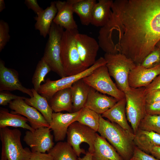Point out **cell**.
<instances>
[{
	"label": "cell",
	"mask_w": 160,
	"mask_h": 160,
	"mask_svg": "<svg viewBox=\"0 0 160 160\" xmlns=\"http://www.w3.org/2000/svg\"><path fill=\"white\" fill-rule=\"evenodd\" d=\"M113 1L112 0H99L93 8L90 24L101 27L105 25L110 17Z\"/></svg>",
	"instance_id": "cell-21"
},
{
	"label": "cell",
	"mask_w": 160,
	"mask_h": 160,
	"mask_svg": "<svg viewBox=\"0 0 160 160\" xmlns=\"http://www.w3.org/2000/svg\"><path fill=\"white\" fill-rule=\"evenodd\" d=\"M53 111H64L72 112V103L71 88H65L56 92L48 101Z\"/></svg>",
	"instance_id": "cell-24"
},
{
	"label": "cell",
	"mask_w": 160,
	"mask_h": 160,
	"mask_svg": "<svg viewBox=\"0 0 160 160\" xmlns=\"http://www.w3.org/2000/svg\"><path fill=\"white\" fill-rule=\"evenodd\" d=\"M33 96L26 98L25 102L39 111L49 124L52 120L53 111L47 99L39 94L33 88L31 89Z\"/></svg>",
	"instance_id": "cell-26"
},
{
	"label": "cell",
	"mask_w": 160,
	"mask_h": 160,
	"mask_svg": "<svg viewBox=\"0 0 160 160\" xmlns=\"http://www.w3.org/2000/svg\"><path fill=\"white\" fill-rule=\"evenodd\" d=\"M145 109L146 114L160 115V102L150 104L146 103Z\"/></svg>",
	"instance_id": "cell-36"
},
{
	"label": "cell",
	"mask_w": 160,
	"mask_h": 160,
	"mask_svg": "<svg viewBox=\"0 0 160 160\" xmlns=\"http://www.w3.org/2000/svg\"><path fill=\"white\" fill-rule=\"evenodd\" d=\"M5 7L4 0H0V12H2Z\"/></svg>",
	"instance_id": "cell-43"
},
{
	"label": "cell",
	"mask_w": 160,
	"mask_h": 160,
	"mask_svg": "<svg viewBox=\"0 0 160 160\" xmlns=\"http://www.w3.org/2000/svg\"><path fill=\"white\" fill-rule=\"evenodd\" d=\"M97 132L115 148L123 160L131 159L135 146L133 133L115 123L105 119L101 115Z\"/></svg>",
	"instance_id": "cell-1"
},
{
	"label": "cell",
	"mask_w": 160,
	"mask_h": 160,
	"mask_svg": "<svg viewBox=\"0 0 160 160\" xmlns=\"http://www.w3.org/2000/svg\"><path fill=\"white\" fill-rule=\"evenodd\" d=\"M104 58L110 76L114 79L119 89L125 93L130 88L128 77L131 70L136 65L131 59L120 53H105Z\"/></svg>",
	"instance_id": "cell-4"
},
{
	"label": "cell",
	"mask_w": 160,
	"mask_h": 160,
	"mask_svg": "<svg viewBox=\"0 0 160 160\" xmlns=\"http://www.w3.org/2000/svg\"><path fill=\"white\" fill-rule=\"evenodd\" d=\"M97 134L96 131L89 127L78 121H75L69 126L68 129L67 142L79 157L81 153H86L85 150L80 148L82 143H87L89 146L88 152L92 153L93 152Z\"/></svg>",
	"instance_id": "cell-8"
},
{
	"label": "cell",
	"mask_w": 160,
	"mask_h": 160,
	"mask_svg": "<svg viewBox=\"0 0 160 160\" xmlns=\"http://www.w3.org/2000/svg\"><path fill=\"white\" fill-rule=\"evenodd\" d=\"M96 2L95 0H73V12L79 16L83 25L90 24L92 10Z\"/></svg>",
	"instance_id": "cell-27"
},
{
	"label": "cell",
	"mask_w": 160,
	"mask_h": 160,
	"mask_svg": "<svg viewBox=\"0 0 160 160\" xmlns=\"http://www.w3.org/2000/svg\"><path fill=\"white\" fill-rule=\"evenodd\" d=\"M82 80L90 87L118 101L125 97L124 93L119 89L111 79L106 65L97 68Z\"/></svg>",
	"instance_id": "cell-7"
},
{
	"label": "cell",
	"mask_w": 160,
	"mask_h": 160,
	"mask_svg": "<svg viewBox=\"0 0 160 160\" xmlns=\"http://www.w3.org/2000/svg\"><path fill=\"white\" fill-rule=\"evenodd\" d=\"M134 142L135 146L139 149L150 154L153 148L160 146V134L138 129L134 135Z\"/></svg>",
	"instance_id": "cell-20"
},
{
	"label": "cell",
	"mask_w": 160,
	"mask_h": 160,
	"mask_svg": "<svg viewBox=\"0 0 160 160\" xmlns=\"http://www.w3.org/2000/svg\"><path fill=\"white\" fill-rule=\"evenodd\" d=\"M92 155V160H123L115 148L98 134Z\"/></svg>",
	"instance_id": "cell-18"
},
{
	"label": "cell",
	"mask_w": 160,
	"mask_h": 160,
	"mask_svg": "<svg viewBox=\"0 0 160 160\" xmlns=\"http://www.w3.org/2000/svg\"><path fill=\"white\" fill-rule=\"evenodd\" d=\"M70 88L72 112H77L84 107L91 87L82 79L74 82Z\"/></svg>",
	"instance_id": "cell-23"
},
{
	"label": "cell",
	"mask_w": 160,
	"mask_h": 160,
	"mask_svg": "<svg viewBox=\"0 0 160 160\" xmlns=\"http://www.w3.org/2000/svg\"><path fill=\"white\" fill-rule=\"evenodd\" d=\"M145 99L147 103H152L160 102V90L150 92L146 95Z\"/></svg>",
	"instance_id": "cell-37"
},
{
	"label": "cell",
	"mask_w": 160,
	"mask_h": 160,
	"mask_svg": "<svg viewBox=\"0 0 160 160\" xmlns=\"http://www.w3.org/2000/svg\"><path fill=\"white\" fill-rule=\"evenodd\" d=\"M51 69L43 57L38 63L32 79L34 89L38 92L42 82H45L44 78Z\"/></svg>",
	"instance_id": "cell-30"
},
{
	"label": "cell",
	"mask_w": 160,
	"mask_h": 160,
	"mask_svg": "<svg viewBox=\"0 0 160 160\" xmlns=\"http://www.w3.org/2000/svg\"><path fill=\"white\" fill-rule=\"evenodd\" d=\"M48 153L53 160H78L75 151L67 142H58Z\"/></svg>",
	"instance_id": "cell-28"
},
{
	"label": "cell",
	"mask_w": 160,
	"mask_h": 160,
	"mask_svg": "<svg viewBox=\"0 0 160 160\" xmlns=\"http://www.w3.org/2000/svg\"><path fill=\"white\" fill-rule=\"evenodd\" d=\"M57 13L53 22L69 31L78 30V26L73 17V0L55 1Z\"/></svg>",
	"instance_id": "cell-16"
},
{
	"label": "cell",
	"mask_w": 160,
	"mask_h": 160,
	"mask_svg": "<svg viewBox=\"0 0 160 160\" xmlns=\"http://www.w3.org/2000/svg\"><path fill=\"white\" fill-rule=\"evenodd\" d=\"M77 49L83 65L88 68L95 62L100 47L93 38L86 34L77 33L75 36Z\"/></svg>",
	"instance_id": "cell-10"
},
{
	"label": "cell",
	"mask_w": 160,
	"mask_h": 160,
	"mask_svg": "<svg viewBox=\"0 0 160 160\" xmlns=\"http://www.w3.org/2000/svg\"><path fill=\"white\" fill-rule=\"evenodd\" d=\"M8 24L3 20H0V52L3 49L10 39Z\"/></svg>",
	"instance_id": "cell-33"
},
{
	"label": "cell",
	"mask_w": 160,
	"mask_h": 160,
	"mask_svg": "<svg viewBox=\"0 0 160 160\" xmlns=\"http://www.w3.org/2000/svg\"><path fill=\"white\" fill-rule=\"evenodd\" d=\"M28 119L19 114L9 113L6 109L1 108L0 110V129L8 127H21L33 131L34 130L28 123Z\"/></svg>",
	"instance_id": "cell-25"
},
{
	"label": "cell",
	"mask_w": 160,
	"mask_h": 160,
	"mask_svg": "<svg viewBox=\"0 0 160 160\" xmlns=\"http://www.w3.org/2000/svg\"><path fill=\"white\" fill-rule=\"evenodd\" d=\"M17 90L32 97L31 89L23 86L20 81L18 72L15 70L5 67L4 62L0 60V91Z\"/></svg>",
	"instance_id": "cell-12"
},
{
	"label": "cell",
	"mask_w": 160,
	"mask_h": 160,
	"mask_svg": "<svg viewBox=\"0 0 160 160\" xmlns=\"http://www.w3.org/2000/svg\"><path fill=\"white\" fill-rule=\"evenodd\" d=\"M107 62L104 57H100L97 60L92 66L79 73L61 78L56 80H49L47 83V87L49 92L52 94L61 90L70 88L76 81L89 76L98 67L106 65Z\"/></svg>",
	"instance_id": "cell-13"
},
{
	"label": "cell",
	"mask_w": 160,
	"mask_h": 160,
	"mask_svg": "<svg viewBox=\"0 0 160 160\" xmlns=\"http://www.w3.org/2000/svg\"><path fill=\"white\" fill-rule=\"evenodd\" d=\"M21 135V131L17 129H0L2 146L0 160H29L32 152L28 148H23Z\"/></svg>",
	"instance_id": "cell-3"
},
{
	"label": "cell",
	"mask_w": 160,
	"mask_h": 160,
	"mask_svg": "<svg viewBox=\"0 0 160 160\" xmlns=\"http://www.w3.org/2000/svg\"><path fill=\"white\" fill-rule=\"evenodd\" d=\"M57 12L55 1H52L49 6L34 17L36 21L35 28L39 31L40 35L44 38L49 34L52 24Z\"/></svg>",
	"instance_id": "cell-22"
},
{
	"label": "cell",
	"mask_w": 160,
	"mask_h": 160,
	"mask_svg": "<svg viewBox=\"0 0 160 160\" xmlns=\"http://www.w3.org/2000/svg\"><path fill=\"white\" fill-rule=\"evenodd\" d=\"M63 28L53 22L43 56L51 71L61 78L66 76L61 57V41L64 31Z\"/></svg>",
	"instance_id": "cell-5"
},
{
	"label": "cell",
	"mask_w": 160,
	"mask_h": 160,
	"mask_svg": "<svg viewBox=\"0 0 160 160\" xmlns=\"http://www.w3.org/2000/svg\"><path fill=\"white\" fill-rule=\"evenodd\" d=\"M160 63V50L156 46L154 50L144 59L140 65L146 68H151Z\"/></svg>",
	"instance_id": "cell-32"
},
{
	"label": "cell",
	"mask_w": 160,
	"mask_h": 160,
	"mask_svg": "<svg viewBox=\"0 0 160 160\" xmlns=\"http://www.w3.org/2000/svg\"><path fill=\"white\" fill-rule=\"evenodd\" d=\"M29 160H53L51 155L45 153L32 152Z\"/></svg>",
	"instance_id": "cell-40"
},
{
	"label": "cell",
	"mask_w": 160,
	"mask_h": 160,
	"mask_svg": "<svg viewBox=\"0 0 160 160\" xmlns=\"http://www.w3.org/2000/svg\"><path fill=\"white\" fill-rule=\"evenodd\" d=\"M9 107L13 111L10 112L23 116L28 120L34 129L42 127H49V125L41 113L34 108L27 104L23 99H17L9 103Z\"/></svg>",
	"instance_id": "cell-11"
},
{
	"label": "cell",
	"mask_w": 160,
	"mask_h": 160,
	"mask_svg": "<svg viewBox=\"0 0 160 160\" xmlns=\"http://www.w3.org/2000/svg\"><path fill=\"white\" fill-rule=\"evenodd\" d=\"M157 90H160V74L151 83L145 87V93L146 95L150 92Z\"/></svg>",
	"instance_id": "cell-39"
},
{
	"label": "cell",
	"mask_w": 160,
	"mask_h": 160,
	"mask_svg": "<svg viewBox=\"0 0 160 160\" xmlns=\"http://www.w3.org/2000/svg\"><path fill=\"white\" fill-rule=\"evenodd\" d=\"M126 103L125 97L118 101L113 106L101 115L103 118L108 119L111 122L117 124L124 129L133 133L127 118Z\"/></svg>",
	"instance_id": "cell-19"
},
{
	"label": "cell",
	"mask_w": 160,
	"mask_h": 160,
	"mask_svg": "<svg viewBox=\"0 0 160 160\" xmlns=\"http://www.w3.org/2000/svg\"><path fill=\"white\" fill-rule=\"evenodd\" d=\"M78 159V160H92V153L88 151L83 157H79Z\"/></svg>",
	"instance_id": "cell-42"
},
{
	"label": "cell",
	"mask_w": 160,
	"mask_h": 160,
	"mask_svg": "<svg viewBox=\"0 0 160 160\" xmlns=\"http://www.w3.org/2000/svg\"><path fill=\"white\" fill-rule=\"evenodd\" d=\"M24 3L28 9H32L37 15L39 14L44 10L39 5L36 0H25Z\"/></svg>",
	"instance_id": "cell-38"
},
{
	"label": "cell",
	"mask_w": 160,
	"mask_h": 160,
	"mask_svg": "<svg viewBox=\"0 0 160 160\" xmlns=\"http://www.w3.org/2000/svg\"><path fill=\"white\" fill-rule=\"evenodd\" d=\"M150 154L160 160V146H156L153 148Z\"/></svg>",
	"instance_id": "cell-41"
},
{
	"label": "cell",
	"mask_w": 160,
	"mask_h": 160,
	"mask_svg": "<svg viewBox=\"0 0 160 160\" xmlns=\"http://www.w3.org/2000/svg\"><path fill=\"white\" fill-rule=\"evenodd\" d=\"M156 46L158 47L160 50V40L157 43Z\"/></svg>",
	"instance_id": "cell-44"
},
{
	"label": "cell",
	"mask_w": 160,
	"mask_h": 160,
	"mask_svg": "<svg viewBox=\"0 0 160 160\" xmlns=\"http://www.w3.org/2000/svg\"><path fill=\"white\" fill-rule=\"evenodd\" d=\"M160 74V63L151 68L136 65L130 71L128 77L130 87L136 88L146 87Z\"/></svg>",
	"instance_id": "cell-15"
},
{
	"label": "cell",
	"mask_w": 160,
	"mask_h": 160,
	"mask_svg": "<svg viewBox=\"0 0 160 160\" xmlns=\"http://www.w3.org/2000/svg\"><path fill=\"white\" fill-rule=\"evenodd\" d=\"M130 160H159L152 155L141 150L135 146L133 154Z\"/></svg>",
	"instance_id": "cell-35"
},
{
	"label": "cell",
	"mask_w": 160,
	"mask_h": 160,
	"mask_svg": "<svg viewBox=\"0 0 160 160\" xmlns=\"http://www.w3.org/2000/svg\"><path fill=\"white\" fill-rule=\"evenodd\" d=\"M100 115L94 111L84 107L81 110L76 121L97 132L99 126Z\"/></svg>",
	"instance_id": "cell-29"
},
{
	"label": "cell",
	"mask_w": 160,
	"mask_h": 160,
	"mask_svg": "<svg viewBox=\"0 0 160 160\" xmlns=\"http://www.w3.org/2000/svg\"><path fill=\"white\" fill-rule=\"evenodd\" d=\"M80 110L67 113H53L49 127L53 132L56 142L61 141L65 139L68 127L72 123L76 121Z\"/></svg>",
	"instance_id": "cell-14"
},
{
	"label": "cell",
	"mask_w": 160,
	"mask_h": 160,
	"mask_svg": "<svg viewBox=\"0 0 160 160\" xmlns=\"http://www.w3.org/2000/svg\"><path fill=\"white\" fill-rule=\"evenodd\" d=\"M118 100L101 93L91 87L84 107L101 115L113 106Z\"/></svg>",
	"instance_id": "cell-17"
},
{
	"label": "cell",
	"mask_w": 160,
	"mask_h": 160,
	"mask_svg": "<svg viewBox=\"0 0 160 160\" xmlns=\"http://www.w3.org/2000/svg\"><path fill=\"white\" fill-rule=\"evenodd\" d=\"M26 98L24 97L17 96L8 92L3 91H0V105H6L13 100L17 99L25 100Z\"/></svg>",
	"instance_id": "cell-34"
},
{
	"label": "cell",
	"mask_w": 160,
	"mask_h": 160,
	"mask_svg": "<svg viewBox=\"0 0 160 160\" xmlns=\"http://www.w3.org/2000/svg\"><path fill=\"white\" fill-rule=\"evenodd\" d=\"M23 140L30 146L32 152L45 153L54 146L53 136L49 127H42L33 131H27Z\"/></svg>",
	"instance_id": "cell-9"
},
{
	"label": "cell",
	"mask_w": 160,
	"mask_h": 160,
	"mask_svg": "<svg viewBox=\"0 0 160 160\" xmlns=\"http://www.w3.org/2000/svg\"><path fill=\"white\" fill-rule=\"evenodd\" d=\"M139 129L160 134V115L146 114L141 120Z\"/></svg>",
	"instance_id": "cell-31"
},
{
	"label": "cell",
	"mask_w": 160,
	"mask_h": 160,
	"mask_svg": "<svg viewBox=\"0 0 160 160\" xmlns=\"http://www.w3.org/2000/svg\"><path fill=\"white\" fill-rule=\"evenodd\" d=\"M78 32V30H65L63 33L61 57L66 76L79 73L87 68L82 64L77 49L75 36Z\"/></svg>",
	"instance_id": "cell-2"
},
{
	"label": "cell",
	"mask_w": 160,
	"mask_h": 160,
	"mask_svg": "<svg viewBox=\"0 0 160 160\" xmlns=\"http://www.w3.org/2000/svg\"><path fill=\"white\" fill-rule=\"evenodd\" d=\"M145 87H130L125 92L126 112L127 121L130 124L135 135L138 130L141 120L146 115V95Z\"/></svg>",
	"instance_id": "cell-6"
}]
</instances>
